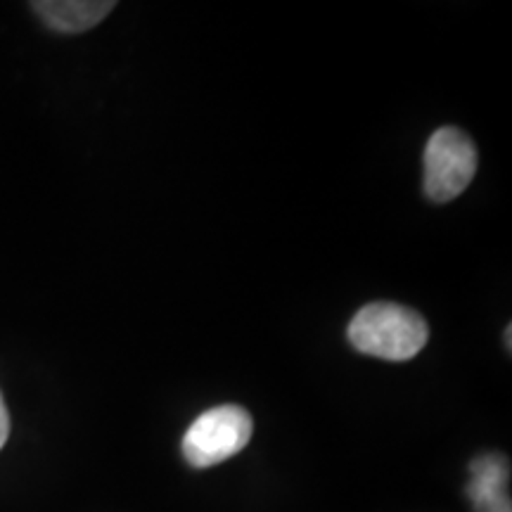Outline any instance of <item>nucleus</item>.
Listing matches in <instances>:
<instances>
[{"mask_svg":"<svg viewBox=\"0 0 512 512\" xmlns=\"http://www.w3.org/2000/svg\"><path fill=\"white\" fill-rule=\"evenodd\" d=\"M31 8L50 29L62 34H81L110 15L114 3L112 0L107 3L105 0H43V3H31Z\"/></svg>","mask_w":512,"mask_h":512,"instance_id":"obj_5","label":"nucleus"},{"mask_svg":"<svg viewBox=\"0 0 512 512\" xmlns=\"http://www.w3.org/2000/svg\"><path fill=\"white\" fill-rule=\"evenodd\" d=\"M477 147L460 128L444 126L425 147V195L444 204L463 195L477 174Z\"/></svg>","mask_w":512,"mask_h":512,"instance_id":"obj_2","label":"nucleus"},{"mask_svg":"<svg viewBox=\"0 0 512 512\" xmlns=\"http://www.w3.org/2000/svg\"><path fill=\"white\" fill-rule=\"evenodd\" d=\"M254 422L245 408L216 406L202 413L183 437V456L192 467H211L233 458L252 439Z\"/></svg>","mask_w":512,"mask_h":512,"instance_id":"obj_3","label":"nucleus"},{"mask_svg":"<svg viewBox=\"0 0 512 512\" xmlns=\"http://www.w3.org/2000/svg\"><path fill=\"white\" fill-rule=\"evenodd\" d=\"M467 496L477 512H512L508 482L510 465L501 453H484L472 460Z\"/></svg>","mask_w":512,"mask_h":512,"instance_id":"obj_4","label":"nucleus"},{"mask_svg":"<svg viewBox=\"0 0 512 512\" xmlns=\"http://www.w3.org/2000/svg\"><path fill=\"white\" fill-rule=\"evenodd\" d=\"M351 347L384 361H408L425 349L430 339L427 320L418 311L399 304L377 302L363 306L349 323Z\"/></svg>","mask_w":512,"mask_h":512,"instance_id":"obj_1","label":"nucleus"},{"mask_svg":"<svg viewBox=\"0 0 512 512\" xmlns=\"http://www.w3.org/2000/svg\"><path fill=\"white\" fill-rule=\"evenodd\" d=\"M8 437H10V413L8 408H5L3 396H0V448L5 446Z\"/></svg>","mask_w":512,"mask_h":512,"instance_id":"obj_6","label":"nucleus"}]
</instances>
